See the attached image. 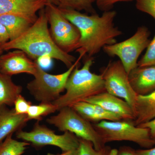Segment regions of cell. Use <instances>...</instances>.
<instances>
[{"label":"cell","mask_w":155,"mask_h":155,"mask_svg":"<svg viewBox=\"0 0 155 155\" xmlns=\"http://www.w3.org/2000/svg\"><path fill=\"white\" fill-rule=\"evenodd\" d=\"M58 9L80 31V39L75 51L82 58H92L105 46L116 43V38L122 35L114 23L116 11H104L100 16L96 13L88 15L71 9Z\"/></svg>","instance_id":"obj_1"},{"label":"cell","mask_w":155,"mask_h":155,"mask_svg":"<svg viewBox=\"0 0 155 155\" xmlns=\"http://www.w3.org/2000/svg\"><path fill=\"white\" fill-rule=\"evenodd\" d=\"M48 24L45 8L40 11L37 19L28 30L17 38L2 45L3 50H21L36 61L43 57H49L61 61L70 68L76 58L58 47L52 38Z\"/></svg>","instance_id":"obj_2"},{"label":"cell","mask_w":155,"mask_h":155,"mask_svg":"<svg viewBox=\"0 0 155 155\" xmlns=\"http://www.w3.org/2000/svg\"><path fill=\"white\" fill-rule=\"evenodd\" d=\"M93 63L92 57H88L82 68H79V64L74 68L66 83V93L52 103L58 110L106 91L102 74L98 75L91 71Z\"/></svg>","instance_id":"obj_3"},{"label":"cell","mask_w":155,"mask_h":155,"mask_svg":"<svg viewBox=\"0 0 155 155\" xmlns=\"http://www.w3.org/2000/svg\"><path fill=\"white\" fill-rule=\"evenodd\" d=\"M93 126L105 144L113 141H127L136 143L143 149L151 148L155 145L149 130L136 126L133 121L104 120Z\"/></svg>","instance_id":"obj_4"},{"label":"cell","mask_w":155,"mask_h":155,"mask_svg":"<svg viewBox=\"0 0 155 155\" xmlns=\"http://www.w3.org/2000/svg\"><path fill=\"white\" fill-rule=\"evenodd\" d=\"M82 57L79 56L74 64L64 73L58 75L49 74L38 64L36 72L33 80L27 84L30 94L41 103H53L61 96V93L65 90L68 78L73 69L80 64Z\"/></svg>","instance_id":"obj_5"},{"label":"cell","mask_w":155,"mask_h":155,"mask_svg":"<svg viewBox=\"0 0 155 155\" xmlns=\"http://www.w3.org/2000/svg\"><path fill=\"white\" fill-rule=\"evenodd\" d=\"M59 111L58 114L47 119V122L55 126L60 131H69L79 138L91 142L96 150L101 149L106 145L93 125L72 107H65Z\"/></svg>","instance_id":"obj_6"},{"label":"cell","mask_w":155,"mask_h":155,"mask_svg":"<svg viewBox=\"0 0 155 155\" xmlns=\"http://www.w3.org/2000/svg\"><path fill=\"white\" fill-rule=\"evenodd\" d=\"M150 31L145 26H140L129 38L120 42L105 46L103 50L110 57L117 56L129 74L138 67V59L142 52L147 48L150 41Z\"/></svg>","instance_id":"obj_7"},{"label":"cell","mask_w":155,"mask_h":155,"mask_svg":"<svg viewBox=\"0 0 155 155\" xmlns=\"http://www.w3.org/2000/svg\"><path fill=\"white\" fill-rule=\"evenodd\" d=\"M45 11L50 25V33L56 44L68 54L75 51L81 38L77 27L61 14L57 6L48 4Z\"/></svg>","instance_id":"obj_8"},{"label":"cell","mask_w":155,"mask_h":155,"mask_svg":"<svg viewBox=\"0 0 155 155\" xmlns=\"http://www.w3.org/2000/svg\"><path fill=\"white\" fill-rule=\"evenodd\" d=\"M16 137L34 146H54L60 148L63 152L78 149L79 147V139L73 133L66 131L64 134L58 135L46 126L40 125L38 122L29 132L18 130Z\"/></svg>","instance_id":"obj_9"},{"label":"cell","mask_w":155,"mask_h":155,"mask_svg":"<svg viewBox=\"0 0 155 155\" xmlns=\"http://www.w3.org/2000/svg\"><path fill=\"white\" fill-rule=\"evenodd\" d=\"M101 74L106 91L125 100L135 113L137 94L130 85L128 74L120 60L110 61Z\"/></svg>","instance_id":"obj_10"},{"label":"cell","mask_w":155,"mask_h":155,"mask_svg":"<svg viewBox=\"0 0 155 155\" xmlns=\"http://www.w3.org/2000/svg\"><path fill=\"white\" fill-rule=\"evenodd\" d=\"M38 64L24 51L16 50L0 57V72L12 76L21 73L34 75Z\"/></svg>","instance_id":"obj_11"},{"label":"cell","mask_w":155,"mask_h":155,"mask_svg":"<svg viewBox=\"0 0 155 155\" xmlns=\"http://www.w3.org/2000/svg\"><path fill=\"white\" fill-rule=\"evenodd\" d=\"M84 101L100 106L106 110L119 116L123 120L134 121L135 119L134 111L126 101L106 91Z\"/></svg>","instance_id":"obj_12"},{"label":"cell","mask_w":155,"mask_h":155,"mask_svg":"<svg viewBox=\"0 0 155 155\" xmlns=\"http://www.w3.org/2000/svg\"><path fill=\"white\" fill-rule=\"evenodd\" d=\"M48 4L47 0H0V15H19L36 21L37 13Z\"/></svg>","instance_id":"obj_13"},{"label":"cell","mask_w":155,"mask_h":155,"mask_svg":"<svg viewBox=\"0 0 155 155\" xmlns=\"http://www.w3.org/2000/svg\"><path fill=\"white\" fill-rule=\"evenodd\" d=\"M129 81L137 95H144L155 90V65L137 67L128 74Z\"/></svg>","instance_id":"obj_14"},{"label":"cell","mask_w":155,"mask_h":155,"mask_svg":"<svg viewBox=\"0 0 155 155\" xmlns=\"http://www.w3.org/2000/svg\"><path fill=\"white\" fill-rule=\"evenodd\" d=\"M28 119L27 114H16L14 109L10 110L6 105L0 107V144L4 139L21 130Z\"/></svg>","instance_id":"obj_15"},{"label":"cell","mask_w":155,"mask_h":155,"mask_svg":"<svg viewBox=\"0 0 155 155\" xmlns=\"http://www.w3.org/2000/svg\"><path fill=\"white\" fill-rule=\"evenodd\" d=\"M70 107L90 122L97 123L104 120L116 121L122 119L119 116L106 110L100 106L84 101L76 103Z\"/></svg>","instance_id":"obj_16"},{"label":"cell","mask_w":155,"mask_h":155,"mask_svg":"<svg viewBox=\"0 0 155 155\" xmlns=\"http://www.w3.org/2000/svg\"><path fill=\"white\" fill-rule=\"evenodd\" d=\"M133 121L136 126L149 122L155 118V90L144 95H137Z\"/></svg>","instance_id":"obj_17"},{"label":"cell","mask_w":155,"mask_h":155,"mask_svg":"<svg viewBox=\"0 0 155 155\" xmlns=\"http://www.w3.org/2000/svg\"><path fill=\"white\" fill-rule=\"evenodd\" d=\"M35 21L30 18L19 15H0V22L7 28L10 36V41L15 39L22 35Z\"/></svg>","instance_id":"obj_18"},{"label":"cell","mask_w":155,"mask_h":155,"mask_svg":"<svg viewBox=\"0 0 155 155\" xmlns=\"http://www.w3.org/2000/svg\"><path fill=\"white\" fill-rule=\"evenodd\" d=\"M22 91V87L15 84L11 76L0 72V107L14 105L15 100Z\"/></svg>","instance_id":"obj_19"},{"label":"cell","mask_w":155,"mask_h":155,"mask_svg":"<svg viewBox=\"0 0 155 155\" xmlns=\"http://www.w3.org/2000/svg\"><path fill=\"white\" fill-rule=\"evenodd\" d=\"M12 134L8 136L0 144V155H22L27 147L30 144L25 141H19L12 138Z\"/></svg>","instance_id":"obj_20"},{"label":"cell","mask_w":155,"mask_h":155,"mask_svg":"<svg viewBox=\"0 0 155 155\" xmlns=\"http://www.w3.org/2000/svg\"><path fill=\"white\" fill-rule=\"evenodd\" d=\"M96 0H58L59 8L71 9L79 11H84L91 14H95L93 4Z\"/></svg>","instance_id":"obj_21"},{"label":"cell","mask_w":155,"mask_h":155,"mask_svg":"<svg viewBox=\"0 0 155 155\" xmlns=\"http://www.w3.org/2000/svg\"><path fill=\"white\" fill-rule=\"evenodd\" d=\"M58 110L52 103H41L38 105H31L28 109L27 115L28 120L31 119L40 121L43 117Z\"/></svg>","instance_id":"obj_22"},{"label":"cell","mask_w":155,"mask_h":155,"mask_svg":"<svg viewBox=\"0 0 155 155\" xmlns=\"http://www.w3.org/2000/svg\"><path fill=\"white\" fill-rule=\"evenodd\" d=\"M79 139V147L78 148L80 155H110V147L105 146L102 148L96 150L91 142Z\"/></svg>","instance_id":"obj_23"},{"label":"cell","mask_w":155,"mask_h":155,"mask_svg":"<svg viewBox=\"0 0 155 155\" xmlns=\"http://www.w3.org/2000/svg\"><path fill=\"white\" fill-rule=\"evenodd\" d=\"M147 48L145 54L138 61L137 65L139 67L155 65V34Z\"/></svg>","instance_id":"obj_24"},{"label":"cell","mask_w":155,"mask_h":155,"mask_svg":"<svg viewBox=\"0 0 155 155\" xmlns=\"http://www.w3.org/2000/svg\"><path fill=\"white\" fill-rule=\"evenodd\" d=\"M136 7L139 11L151 16L155 20V0H136Z\"/></svg>","instance_id":"obj_25"},{"label":"cell","mask_w":155,"mask_h":155,"mask_svg":"<svg viewBox=\"0 0 155 155\" xmlns=\"http://www.w3.org/2000/svg\"><path fill=\"white\" fill-rule=\"evenodd\" d=\"M31 104L25 99L21 94L19 95L14 103V111L18 114H27Z\"/></svg>","instance_id":"obj_26"},{"label":"cell","mask_w":155,"mask_h":155,"mask_svg":"<svg viewBox=\"0 0 155 155\" xmlns=\"http://www.w3.org/2000/svg\"><path fill=\"white\" fill-rule=\"evenodd\" d=\"M133 0H96L98 8L101 11H110L113 6L119 2H130Z\"/></svg>","instance_id":"obj_27"},{"label":"cell","mask_w":155,"mask_h":155,"mask_svg":"<svg viewBox=\"0 0 155 155\" xmlns=\"http://www.w3.org/2000/svg\"><path fill=\"white\" fill-rule=\"evenodd\" d=\"M137 126L148 128L149 130L151 137L155 142V118L149 122L140 124Z\"/></svg>","instance_id":"obj_28"},{"label":"cell","mask_w":155,"mask_h":155,"mask_svg":"<svg viewBox=\"0 0 155 155\" xmlns=\"http://www.w3.org/2000/svg\"><path fill=\"white\" fill-rule=\"evenodd\" d=\"M10 41V36L7 28L0 22V44L3 45Z\"/></svg>","instance_id":"obj_29"},{"label":"cell","mask_w":155,"mask_h":155,"mask_svg":"<svg viewBox=\"0 0 155 155\" xmlns=\"http://www.w3.org/2000/svg\"><path fill=\"white\" fill-rule=\"evenodd\" d=\"M117 155H137L136 150L130 147L124 146L118 150Z\"/></svg>","instance_id":"obj_30"},{"label":"cell","mask_w":155,"mask_h":155,"mask_svg":"<svg viewBox=\"0 0 155 155\" xmlns=\"http://www.w3.org/2000/svg\"><path fill=\"white\" fill-rule=\"evenodd\" d=\"M137 155H155V147L149 149L136 150Z\"/></svg>","instance_id":"obj_31"},{"label":"cell","mask_w":155,"mask_h":155,"mask_svg":"<svg viewBox=\"0 0 155 155\" xmlns=\"http://www.w3.org/2000/svg\"><path fill=\"white\" fill-rule=\"evenodd\" d=\"M47 155H80L78 149L71 150L63 152V153L59 154H54L48 153Z\"/></svg>","instance_id":"obj_32"},{"label":"cell","mask_w":155,"mask_h":155,"mask_svg":"<svg viewBox=\"0 0 155 155\" xmlns=\"http://www.w3.org/2000/svg\"><path fill=\"white\" fill-rule=\"evenodd\" d=\"M48 4H51L56 6H58V0H47Z\"/></svg>","instance_id":"obj_33"},{"label":"cell","mask_w":155,"mask_h":155,"mask_svg":"<svg viewBox=\"0 0 155 155\" xmlns=\"http://www.w3.org/2000/svg\"><path fill=\"white\" fill-rule=\"evenodd\" d=\"M2 45L0 44V57L2 55L3 52L4 51L2 47Z\"/></svg>","instance_id":"obj_34"}]
</instances>
